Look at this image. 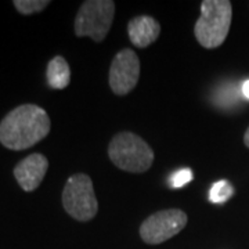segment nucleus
<instances>
[{
  "instance_id": "f257e3e1",
  "label": "nucleus",
  "mask_w": 249,
  "mask_h": 249,
  "mask_svg": "<svg viewBox=\"0 0 249 249\" xmlns=\"http://www.w3.org/2000/svg\"><path fill=\"white\" fill-rule=\"evenodd\" d=\"M52 122L45 109L22 104L10 111L0 122V142L13 151H22L42 142L50 133Z\"/></svg>"
},
{
  "instance_id": "f03ea898",
  "label": "nucleus",
  "mask_w": 249,
  "mask_h": 249,
  "mask_svg": "<svg viewBox=\"0 0 249 249\" xmlns=\"http://www.w3.org/2000/svg\"><path fill=\"white\" fill-rule=\"evenodd\" d=\"M232 6L229 0H204L201 17L194 27L198 43L205 49L222 46L231 27Z\"/></svg>"
},
{
  "instance_id": "7ed1b4c3",
  "label": "nucleus",
  "mask_w": 249,
  "mask_h": 249,
  "mask_svg": "<svg viewBox=\"0 0 249 249\" xmlns=\"http://www.w3.org/2000/svg\"><path fill=\"white\" fill-rule=\"evenodd\" d=\"M108 157L116 168L130 173H142L154 162L151 147L132 132H122L112 137L108 145Z\"/></svg>"
},
{
  "instance_id": "20e7f679",
  "label": "nucleus",
  "mask_w": 249,
  "mask_h": 249,
  "mask_svg": "<svg viewBox=\"0 0 249 249\" xmlns=\"http://www.w3.org/2000/svg\"><path fill=\"white\" fill-rule=\"evenodd\" d=\"M65 212L79 222H89L97 214L98 202L91 178L85 173H75L67 180L62 190Z\"/></svg>"
},
{
  "instance_id": "39448f33",
  "label": "nucleus",
  "mask_w": 249,
  "mask_h": 249,
  "mask_svg": "<svg viewBox=\"0 0 249 249\" xmlns=\"http://www.w3.org/2000/svg\"><path fill=\"white\" fill-rule=\"evenodd\" d=\"M115 13V3L111 0H86L75 18V35L88 36L101 43L108 35Z\"/></svg>"
},
{
  "instance_id": "423d86ee",
  "label": "nucleus",
  "mask_w": 249,
  "mask_h": 249,
  "mask_svg": "<svg viewBox=\"0 0 249 249\" xmlns=\"http://www.w3.org/2000/svg\"><path fill=\"white\" fill-rule=\"evenodd\" d=\"M187 224V214L180 209H165L151 214L142 222L140 237L145 244L158 245L170 240Z\"/></svg>"
},
{
  "instance_id": "0eeeda50",
  "label": "nucleus",
  "mask_w": 249,
  "mask_h": 249,
  "mask_svg": "<svg viewBox=\"0 0 249 249\" xmlns=\"http://www.w3.org/2000/svg\"><path fill=\"white\" fill-rule=\"evenodd\" d=\"M140 78V60L132 49H124L114 57L109 68V88L116 96H126Z\"/></svg>"
},
{
  "instance_id": "6e6552de",
  "label": "nucleus",
  "mask_w": 249,
  "mask_h": 249,
  "mask_svg": "<svg viewBox=\"0 0 249 249\" xmlns=\"http://www.w3.org/2000/svg\"><path fill=\"white\" fill-rule=\"evenodd\" d=\"M49 169V160L43 154H31L27 158L19 160L13 170L14 178L17 180L19 187L27 191H35L40 183L43 181L46 172Z\"/></svg>"
},
{
  "instance_id": "1a4fd4ad",
  "label": "nucleus",
  "mask_w": 249,
  "mask_h": 249,
  "mask_svg": "<svg viewBox=\"0 0 249 249\" xmlns=\"http://www.w3.org/2000/svg\"><path fill=\"white\" fill-rule=\"evenodd\" d=\"M129 39L136 47L145 49L152 45L160 34V22L150 16H139L132 18L127 24Z\"/></svg>"
},
{
  "instance_id": "9d476101",
  "label": "nucleus",
  "mask_w": 249,
  "mask_h": 249,
  "mask_svg": "<svg viewBox=\"0 0 249 249\" xmlns=\"http://www.w3.org/2000/svg\"><path fill=\"white\" fill-rule=\"evenodd\" d=\"M46 79L52 89H65L71 82V70L67 60L61 55H55L50 60L46 71Z\"/></svg>"
},
{
  "instance_id": "9b49d317",
  "label": "nucleus",
  "mask_w": 249,
  "mask_h": 249,
  "mask_svg": "<svg viewBox=\"0 0 249 249\" xmlns=\"http://www.w3.org/2000/svg\"><path fill=\"white\" fill-rule=\"evenodd\" d=\"M234 194V187L227 180L216 181L209 191V201L213 204H224Z\"/></svg>"
},
{
  "instance_id": "f8f14e48",
  "label": "nucleus",
  "mask_w": 249,
  "mask_h": 249,
  "mask_svg": "<svg viewBox=\"0 0 249 249\" xmlns=\"http://www.w3.org/2000/svg\"><path fill=\"white\" fill-rule=\"evenodd\" d=\"M14 7L22 16H32L35 13H40L50 4L49 0H14Z\"/></svg>"
},
{
  "instance_id": "ddd939ff",
  "label": "nucleus",
  "mask_w": 249,
  "mask_h": 249,
  "mask_svg": "<svg viewBox=\"0 0 249 249\" xmlns=\"http://www.w3.org/2000/svg\"><path fill=\"white\" fill-rule=\"evenodd\" d=\"M191 180H193V170L180 169L170 176L169 183L173 188H180V187L186 186L187 183H190Z\"/></svg>"
},
{
  "instance_id": "4468645a",
  "label": "nucleus",
  "mask_w": 249,
  "mask_h": 249,
  "mask_svg": "<svg viewBox=\"0 0 249 249\" xmlns=\"http://www.w3.org/2000/svg\"><path fill=\"white\" fill-rule=\"evenodd\" d=\"M241 93H242L244 97L249 100V79L245 80V82L242 83V86H241Z\"/></svg>"
},
{
  "instance_id": "2eb2a0df",
  "label": "nucleus",
  "mask_w": 249,
  "mask_h": 249,
  "mask_svg": "<svg viewBox=\"0 0 249 249\" xmlns=\"http://www.w3.org/2000/svg\"><path fill=\"white\" fill-rule=\"evenodd\" d=\"M244 142H245V145L249 148V127L247 129V132H245V136H244Z\"/></svg>"
}]
</instances>
